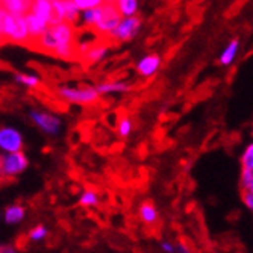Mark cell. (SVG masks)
<instances>
[{
    "label": "cell",
    "instance_id": "cell-30",
    "mask_svg": "<svg viewBox=\"0 0 253 253\" xmlns=\"http://www.w3.org/2000/svg\"><path fill=\"white\" fill-rule=\"evenodd\" d=\"M0 185H2V179H0Z\"/></svg>",
    "mask_w": 253,
    "mask_h": 253
},
{
    "label": "cell",
    "instance_id": "cell-8",
    "mask_svg": "<svg viewBox=\"0 0 253 253\" xmlns=\"http://www.w3.org/2000/svg\"><path fill=\"white\" fill-rule=\"evenodd\" d=\"M159 65H161V58L158 55H149V56H144L140 62H138L136 70L141 76L150 78L158 72Z\"/></svg>",
    "mask_w": 253,
    "mask_h": 253
},
{
    "label": "cell",
    "instance_id": "cell-26",
    "mask_svg": "<svg viewBox=\"0 0 253 253\" xmlns=\"http://www.w3.org/2000/svg\"><path fill=\"white\" fill-rule=\"evenodd\" d=\"M174 250H177V253H191V252H190V249H188L185 244H183V243H179V244H177V247H176Z\"/></svg>",
    "mask_w": 253,
    "mask_h": 253
},
{
    "label": "cell",
    "instance_id": "cell-13",
    "mask_svg": "<svg viewBox=\"0 0 253 253\" xmlns=\"http://www.w3.org/2000/svg\"><path fill=\"white\" fill-rule=\"evenodd\" d=\"M129 89V85L125 82H106V84H100L96 91L97 94H108V93H125V91Z\"/></svg>",
    "mask_w": 253,
    "mask_h": 253
},
{
    "label": "cell",
    "instance_id": "cell-6",
    "mask_svg": "<svg viewBox=\"0 0 253 253\" xmlns=\"http://www.w3.org/2000/svg\"><path fill=\"white\" fill-rule=\"evenodd\" d=\"M31 117L38 127H41L47 133H56L61 127V120L58 117L52 116V114L42 112V111H32Z\"/></svg>",
    "mask_w": 253,
    "mask_h": 253
},
{
    "label": "cell",
    "instance_id": "cell-12",
    "mask_svg": "<svg viewBox=\"0 0 253 253\" xmlns=\"http://www.w3.org/2000/svg\"><path fill=\"white\" fill-rule=\"evenodd\" d=\"M116 8L122 18L135 17L138 11V2L136 0H119V2H116Z\"/></svg>",
    "mask_w": 253,
    "mask_h": 253
},
{
    "label": "cell",
    "instance_id": "cell-3",
    "mask_svg": "<svg viewBox=\"0 0 253 253\" xmlns=\"http://www.w3.org/2000/svg\"><path fill=\"white\" fill-rule=\"evenodd\" d=\"M58 93L67 102L79 103V105H91L99 100V94L96 88H91V86H78V88L62 86L59 88Z\"/></svg>",
    "mask_w": 253,
    "mask_h": 253
},
{
    "label": "cell",
    "instance_id": "cell-16",
    "mask_svg": "<svg viewBox=\"0 0 253 253\" xmlns=\"http://www.w3.org/2000/svg\"><path fill=\"white\" fill-rule=\"evenodd\" d=\"M23 218H25V208H23V206L12 205V206H9V208H6V211H5V220H6V223L15 224V223L21 221Z\"/></svg>",
    "mask_w": 253,
    "mask_h": 253
},
{
    "label": "cell",
    "instance_id": "cell-17",
    "mask_svg": "<svg viewBox=\"0 0 253 253\" xmlns=\"http://www.w3.org/2000/svg\"><path fill=\"white\" fill-rule=\"evenodd\" d=\"M52 26L59 25V23H64V5L62 0H52Z\"/></svg>",
    "mask_w": 253,
    "mask_h": 253
},
{
    "label": "cell",
    "instance_id": "cell-24",
    "mask_svg": "<svg viewBox=\"0 0 253 253\" xmlns=\"http://www.w3.org/2000/svg\"><path fill=\"white\" fill-rule=\"evenodd\" d=\"M45 237H47V229H45L44 226H37L29 232V238L32 241H40Z\"/></svg>",
    "mask_w": 253,
    "mask_h": 253
},
{
    "label": "cell",
    "instance_id": "cell-19",
    "mask_svg": "<svg viewBox=\"0 0 253 253\" xmlns=\"http://www.w3.org/2000/svg\"><path fill=\"white\" fill-rule=\"evenodd\" d=\"M240 183L243 191H253V170H243Z\"/></svg>",
    "mask_w": 253,
    "mask_h": 253
},
{
    "label": "cell",
    "instance_id": "cell-25",
    "mask_svg": "<svg viewBox=\"0 0 253 253\" xmlns=\"http://www.w3.org/2000/svg\"><path fill=\"white\" fill-rule=\"evenodd\" d=\"M243 202L249 210L253 208V191H243Z\"/></svg>",
    "mask_w": 253,
    "mask_h": 253
},
{
    "label": "cell",
    "instance_id": "cell-2",
    "mask_svg": "<svg viewBox=\"0 0 253 253\" xmlns=\"http://www.w3.org/2000/svg\"><path fill=\"white\" fill-rule=\"evenodd\" d=\"M29 164L23 152L0 155V179H11L21 171H25Z\"/></svg>",
    "mask_w": 253,
    "mask_h": 253
},
{
    "label": "cell",
    "instance_id": "cell-18",
    "mask_svg": "<svg viewBox=\"0 0 253 253\" xmlns=\"http://www.w3.org/2000/svg\"><path fill=\"white\" fill-rule=\"evenodd\" d=\"M79 203H81L82 206H96V205H99V196H97L96 191L86 190V191H84V194L81 196Z\"/></svg>",
    "mask_w": 253,
    "mask_h": 253
},
{
    "label": "cell",
    "instance_id": "cell-11",
    "mask_svg": "<svg viewBox=\"0 0 253 253\" xmlns=\"http://www.w3.org/2000/svg\"><path fill=\"white\" fill-rule=\"evenodd\" d=\"M62 5H64V18H65V23H68V25H72L75 28L76 23L79 21L81 11L75 6L73 0H64Z\"/></svg>",
    "mask_w": 253,
    "mask_h": 253
},
{
    "label": "cell",
    "instance_id": "cell-22",
    "mask_svg": "<svg viewBox=\"0 0 253 253\" xmlns=\"http://www.w3.org/2000/svg\"><path fill=\"white\" fill-rule=\"evenodd\" d=\"M243 170H253V144H249L241 158Z\"/></svg>",
    "mask_w": 253,
    "mask_h": 253
},
{
    "label": "cell",
    "instance_id": "cell-14",
    "mask_svg": "<svg viewBox=\"0 0 253 253\" xmlns=\"http://www.w3.org/2000/svg\"><path fill=\"white\" fill-rule=\"evenodd\" d=\"M238 49H240V41L238 40H232L231 42H229V45L224 49V52L221 53L220 56V64L221 65H229L232 64L237 53H238Z\"/></svg>",
    "mask_w": 253,
    "mask_h": 253
},
{
    "label": "cell",
    "instance_id": "cell-23",
    "mask_svg": "<svg viewBox=\"0 0 253 253\" xmlns=\"http://www.w3.org/2000/svg\"><path fill=\"white\" fill-rule=\"evenodd\" d=\"M117 130H119V135L120 136H127L130 133V130H132V122L127 117L120 119L119 126H117Z\"/></svg>",
    "mask_w": 253,
    "mask_h": 253
},
{
    "label": "cell",
    "instance_id": "cell-29",
    "mask_svg": "<svg viewBox=\"0 0 253 253\" xmlns=\"http://www.w3.org/2000/svg\"><path fill=\"white\" fill-rule=\"evenodd\" d=\"M2 44H3V41H2V40H0V45H2Z\"/></svg>",
    "mask_w": 253,
    "mask_h": 253
},
{
    "label": "cell",
    "instance_id": "cell-21",
    "mask_svg": "<svg viewBox=\"0 0 253 253\" xmlns=\"http://www.w3.org/2000/svg\"><path fill=\"white\" fill-rule=\"evenodd\" d=\"M73 2H75V6L81 12L88 11V9H94L102 5V0H73Z\"/></svg>",
    "mask_w": 253,
    "mask_h": 253
},
{
    "label": "cell",
    "instance_id": "cell-4",
    "mask_svg": "<svg viewBox=\"0 0 253 253\" xmlns=\"http://www.w3.org/2000/svg\"><path fill=\"white\" fill-rule=\"evenodd\" d=\"M141 28V18L140 17H127L122 18L119 26L108 35V42H125L136 37L138 31Z\"/></svg>",
    "mask_w": 253,
    "mask_h": 253
},
{
    "label": "cell",
    "instance_id": "cell-28",
    "mask_svg": "<svg viewBox=\"0 0 253 253\" xmlns=\"http://www.w3.org/2000/svg\"><path fill=\"white\" fill-rule=\"evenodd\" d=\"M0 253H18V252L11 246H0Z\"/></svg>",
    "mask_w": 253,
    "mask_h": 253
},
{
    "label": "cell",
    "instance_id": "cell-5",
    "mask_svg": "<svg viewBox=\"0 0 253 253\" xmlns=\"http://www.w3.org/2000/svg\"><path fill=\"white\" fill-rule=\"evenodd\" d=\"M23 149V138L14 127H0V150L17 153Z\"/></svg>",
    "mask_w": 253,
    "mask_h": 253
},
{
    "label": "cell",
    "instance_id": "cell-31",
    "mask_svg": "<svg viewBox=\"0 0 253 253\" xmlns=\"http://www.w3.org/2000/svg\"><path fill=\"white\" fill-rule=\"evenodd\" d=\"M0 5H2V2H0Z\"/></svg>",
    "mask_w": 253,
    "mask_h": 253
},
{
    "label": "cell",
    "instance_id": "cell-10",
    "mask_svg": "<svg viewBox=\"0 0 253 253\" xmlns=\"http://www.w3.org/2000/svg\"><path fill=\"white\" fill-rule=\"evenodd\" d=\"M108 41L106 42H94L91 47L88 49V52L84 55V59L86 64H96L99 61H102L106 53H108Z\"/></svg>",
    "mask_w": 253,
    "mask_h": 253
},
{
    "label": "cell",
    "instance_id": "cell-27",
    "mask_svg": "<svg viewBox=\"0 0 253 253\" xmlns=\"http://www.w3.org/2000/svg\"><path fill=\"white\" fill-rule=\"evenodd\" d=\"M161 247H163V250L167 252V253H174V246L170 244V243H163V244H161Z\"/></svg>",
    "mask_w": 253,
    "mask_h": 253
},
{
    "label": "cell",
    "instance_id": "cell-7",
    "mask_svg": "<svg viewBox=\"0 0 253 253\" xmlns=\"http://www.w3.org/2000/svg\"><path fill=\"white\" fill-rule=\"evenodd\" d=\"M31 12L44 21L49 28L52 26V3L50 0H35L31 5Z\"/></svg>",
    "mask_w": 253,
    "mask_h": 253
},
{
    "label": "cell",
    "instance_id": "cell-9",
    "mask_svg": "<svg viewBox=\"0 0 253 253\" xmlns=\"http://www.w3.org/2000/svg\"><path fill=\"white\" fill-rule=\"evenodd\" d=\"M31 5L32 2H28V0H3L2 2V8L11 14V15H26L31 11Z\"/></svg>",
    "mask_w": 253,
    "mask_h": 253
},
{
    "label": "cell",
    "instance_id": "cell-20",
    "mask_svg": "<svg viewBox=\"0 0 253 253\" xmlns=\"http://www.w3.org/2000/svg\"><path fill=\"white\" fill-rule=\"evenodd\" d=\"M15 81L18 84H23V85L29 86V88L40 86V79L37 76H34V75H21V73H18V75H15Z\"/></svg>",
    "mask_w": 253,
    "mask_h": 253
},
{
    "label": "cell",
    "instance_id": "cell-15",
    "mask_svg": "<svg viewBox=\"0 0 253 253\" xmlns=\"http://www.w3.org/2000/svg\"><path fill=\"white\" fill-rule=\"evenodd\" d=\"M140 218L147 223V224H153L158 220V211L155 206L150 202H144L140 208Z\"/></svg>",
    "mask_w": 253,
    "mask_h": 253
},
{
    "label": "cell",
    "instance_id": "cell-1",
    "mask_svg": "<svg viewBox=\"0 0 253 253\" xmlns=\"http://www.w3.org/2000/svg\"><path fill=\"white\" fill-rule=\"evenodd\" d=\"M31 49L53 55L61 59H75L76 55V32L68 23L50 26L38 41H35Z\"/></svg>",
    "mask_w": 253,
    "mask_h": 253
}]
</instances>
